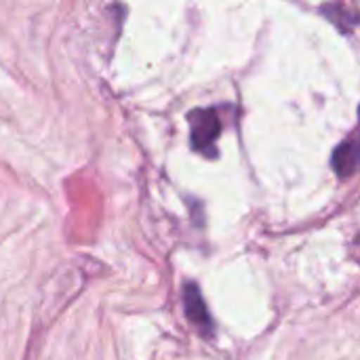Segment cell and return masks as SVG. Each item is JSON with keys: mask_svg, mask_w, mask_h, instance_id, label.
<instances>
[{"mask_svg": "<svg viewBox=\"0 0 360 360\" xmlns=\"http://www.w3.org/2000/svg\"><path fill=\"white\" fill-rule=\"evenodd\" d=\"M190 120V143L205 156H217L215 141L221 133V120L213 108H196L188 116Z\"/></svg>", "mask_w": 360, "mask_h": 360, "instance_id": "obj_1", "label": "cell"}, {"mask_svg": "<svg viewBox=\"0 0 360 360\" xmlns=\"http://www.w3.org/2000/svg\"><path fill=\"white\" fill-rule=\"evenodd\" d=\"M333 169L340 177H350L360 169V122L359 129L350 133L333 152Z\"/></svg>", "mask_w": 360, "mask_h": 360, "instance_id": "obj_2", "label": "cell"}, {"mask_svg": "<svg viewBox=\"0 0 360 360\" xmlns=\"http://www.w3.org/2000/svg\"><path fill=\"white\" fill-rule=\"evenodd\" d=\"M184 306H186V314H188V321L205 335H211L213 331V321H211V314H209V308L200 295V289L194 285V283H188L184 287Z\"/></svg>", "mask_w": 360, "mask_h": 360, "instance_id": "obj_3", "label": "cell"}]
</instances>
